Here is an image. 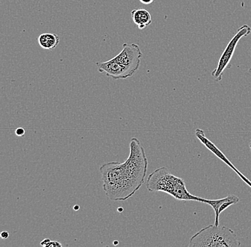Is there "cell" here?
<instances>
[{"label": "cell", "instance_id": "cell-8", "mask_svg": "<svg viewBox=\"0 0 251 247\" xmlns=\"http://www.w3.org/2000/svg\"><path fill=\"white\" fill-rule=\"evenodd\" d=\"M39 46L44 49H54L59 44V37L57 34L45 33L39 35L38 38Z\"/></svg>", "mask_w": 251, "mask_h": 247}, {"label": "cell", "instance_id": "cell-11", "mask_svg": "<svg viewBox=\"0 0 251 247\" xmlns=\"http://www.w3.org/2000/svg\"><path fill=\"white\" fill-rule=\"evenodd\" d=\"M9 232L7 231H2V232L1 233V234H0V237H1V238L2 239H7L8 237H9Z\"/></svg>", "mask_w": 251, "mask_h": 247}, {"label": "cell", "instance_id": "cell-1", "mask_svg": "<svg viewBox=\"0 0 251 247\" xmlns=\"http://www.w3.org/2000/svg\"><path fill=\"white\" fill-rule=\"evenodd\" d=\"M129 156L123 163L111 162L100 167L103 190L111 201H125L144 183L148 158L139 139L131 138Z\"/></svg>", "mask_w": 251, "mask_h": 247}, {"label": "cell", "instance_id": "cell-5", "mask_svg": "<svg viewBox=\"0 0 251 247\" xmlns=\"http://www.w3.org/2000/svg\"><path fill=\"white\" fill-rule=\"evenodd\" d=\"M251 33V28L249 25H243L241 27L238 29V32L234 37H233L231 40L229 42L228 45H227L222 55L220 57L219 64H218L217 68L212 72L211 75L216 81H221L223 77V73L225 71L226 68H230L229 64L231 61L232 57H233V54L237 45H238L239 41L243 38V37H247Z\"/></svg>", "mask_w": 251, "mask_h": 247}, {"label": "cell", "instance_id": "cell-6", "mask_svg": "<svg viewBox=\"0 0 251 247\" xmlns=\"http://www.w3.org/2000/svg\"><path fill=\"white\" fill-rule=\"evenodd\" d=\"M196 136L199 138V140L208 149H209L210 151L212 152V153H214L216 156H217L219 158L221 159V160L224 161L226 165L230 166V168L233 169L235 172H236L237 174L241 178H242L243 180L245 182H246L249 186L251 187V182L247 179L244 176H243L236 168L233 166V164L227 159V157H226L225 155H224V153H222L216 145H214L211 141H210L208 138H207L206 136L205 135V133L203 130L200 129V128H197L195 131Z\"/></svg>", "mask_w": 251, "mask_h": 247}, {"label": "cell", "instance_id": "cell-4", "mask_svg": "<svg viewBox=\"0 0 251 247\" xmlns=\"http://www.w3.org/2000/svg\"><path fill=\"white\" fill-rule=\"evenodd\" d=\"M236 234L230 228L211 225L196 233L190 239L189 247H238L241 246Z\"/></svg>", "mask_w": 251, "mask_h": 247}, {"label": "cell", "instance_id": "cell-10", "mask_svg": "<svg viewBox=\"0 0 251 247\" xmlns=\"http://www.w3.org/2000/svg\"><path fill=\"white\" fill-rule=\"evenodd\" d=\"M25 130L23 128H18L15 130V135L19 136V137H22V136L25 135Z\"/></svg>", "mask_w": 251, "mask_h": 247}, {"label": "cell", "instance_id": "cell-16", "mask_svg": "<svg viewBox=\"0 0 251 247\" xmlns=\"http://www.w3.org/2000/svg\"><path fill=\"white\" fill-rule=\"evenodd\" d=\"M250 148H251V144H250Z\"/></svg>", "mask_w": 251, "mask_h": 247}, {"label": "cell", "instance_id": "cell-14", "mask_svg": "<svg viewBox=\"0 0 251 247\" xmlns=\"http://www.w3.org/2000/svg\"><path fill=\"white\" fill-rule=\"evenodd\" d=\"M118 211H119V212H122V211H123V208H119V209H118Z\"/></svg>", "mask_w": 251, "mask_h": 247}, {"label": "cell", "instance_id": "cell-3", "mask_svg": "<svg viewBox=\"0 0 251 247\" xmlns=\"http://www.w3.org/2000/svg\"><path fill=\"white\" fill-rule=\"evenodd\" d=\"M143 54L139 45L125 43L122 51L107 62L96 63L99 71L114 79L131 77L139 70Z\"/></svg>", "mask_w": 251, "mask_h": 247}, {"label": "cell", "instance_id": "cell-13", "mask_svg": "<svg viewBox=\"0 0 251 247\" xmlns=\"http://www.w3.org/2000/svg\"><path fill=\"white\" fill-rule=\"evenodd\" d=\"M78 209H79V207H78V205H76L75 207H74V209H75V210H78Z\"/></svg>", "mask_w": 251, "mask_h": 247}, {"label": "cell", "instance_id": "cell-9", "mask_svg": "<svg viewBox=\"0 0 251 247\" xmlns=\"http://www.w3.org/2000/svg\"><path fill=\"white\" fill-rule=\"evenodd\" d=\"M41 246L45 247H61L62 245L57 241H51L50 239H45L41 242Z\"/></svg>", "mask_w": 251, "mask_h": 247}, {"label": "cell", "instance_id": "cell-2", "mask_svg": "<svg viewBox=\"0 0 251 247\" xmlns=\"http://www.w3.org/2000/svg\"><path fill=\"white\" fill-rule=\"evenodd\" d=\"M147 188L149 192H166L178 200L196 201L209 204L215 211L216 225H219L220 215L227 207L239 202V198L235 195H229L219 200H208L192 195L188 191L184 180L173 175L166 167L156 169L149 175Z\"/></svg>", "mask_w": 251, "mask_h": 247}, {"label": "cell", "instance_id": "cell-15", "mask_svg": "<svg viewBox=\"0 0 251 247\" xmlns=\"http://www.w3.org/2000/svg\"><path fill=\"white\" fill-rule=\"evenodd\" d=\"M118 244H119V242H117V241L114 242V245H118Z\"/></svg>", "mask_w": 251, "mask_h": 247}, {"label": "cell", "instance_id": "cell-7", "mask_svg": "<svg viewBox=\"0 0 251 247\" xmlns=\"http://www.w3.org/2000/svg\"><path fill=\"white\" fill-rule=\"evenodd\" d=\"M131 14L133 22L141 30L146 29L151 24V15L147 9H133Z\"/></svg>", "mask_w": 251, "mask_h": 247}, {"label": "cell", "instance_id": "cell-12", "mask_svg": "<svg viewBox=\"0 0 251 247\" xmlns=\"http://www.w3.org/2000/svg\"><path fill=\"white\" fill-rule=\"evenodd\" d=\"M139 1H140L142 4L148 5V4H151V3H153L154 0H139Z\"/></svg>", "mask_w": 251, "mask_h": 247}]
</instances>
